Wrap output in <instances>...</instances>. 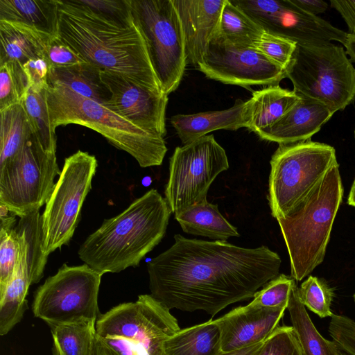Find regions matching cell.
Instances as JSON below:
<instances>
[{"label": "cell", "instance_id": "1", "mask_svg": "<svg viewBox=\"0 0 355 355\" xmlns=\"http://www.w3.org/2000/svg\"><path fill=\"white\" fill-rule=\"evenodd\" d=\"M174 241L147 263L150 295L169 310L215 315L279 275L281 258L267 246L247 248L180 234Z\"/></svg>", "mask_w": 355, "mask_h": 355}, {"label": "cell", "instance_id": "2", "mask_svg": "<svg viewBox=\"0 0 355 355\" xmlns=\"http://www.w3.org/2000/svg\"><path fill=\"white\" fill-rule=\"evenodd\" d=\"M56 2L58 36L87 62L150 91L163 92L132 12L121 18L98 12L80 0Z\"/></svg>", "mask_w": 355, "mask_h": 355}, {"label": "cell", "instance_id": "3", "mask_svg": "<svg viewBox=\"0 0 355 355\" xmlns=\"http://www.w3.org/2000/svg\"><path fill=\"white\" fill-rule=\"evenodd\" d=\"M172 211L156 189L134 200L81 244L79 258L102 275L137 267L165 235Z\"/></svg>", "mask_w": 355, "mask_h": 355}, {"label": "cell", "instance_id": "4", "mask_svg": "<svg viewBox=\"0 0 355 355\" xmlns=\"http://www.w3.org/2000/svg\"><path fill=\"white\" fill-rule=\"evenodd\" d=\"M343 197L337 163L286 216L277 219L295 281L302 280L323 261Z\"/></svg>", "mask_w": 355, "mask_h": 355}, {"label": "cell", "instance_id": "5", "mask_svg": "<svg viewBox=\"0 0 355 355\" xmlns=\"http://www.w3.org/2000/svg\"><path fill=\"white\" fill-rule=\"evenodd\" d=\"M47 106L51 126L77 124L101 134L143 168L162 164L167 148L164 137L149 133L103 105L61 85H48Z\"/></svg>", "mask_w": 355, "mask_h": 355}, {"label": "cell", "instance_id": "6", "mask_svg": "<svg viewBox=\"0 0 355 355\" xmlns=\"http://www.w3.org/2000/svg\"><path fill=\"white\" fill-rule=\"evenodd\" d=\"M286 71L299 97L319 102L334 113L355 101V68L342 46L297 44Z\"/></svg>", "mask_w": 355, "mask_h": 355}, {"label": "cell", "instance_id": "7", "mask_svg": "<svg viewBox=\"0 0 355 355\" xmlns=\"http://www.w3.org/2000/svg\"><path fill=\"white\" fill-rule=\"evenodd\" d=\"M335 148L311 139L279 144L271 157L268 200L272 216H286L337 164Z\"/></svg>", "mask_w": 355, "mask_h": 355}, {"label": "cell", "instance_id": "8", "mask_svg": "<svg viewBox=\"0 0 355 355\" xmlns=\"http://www.w3.org/2000/svg\"><path fill=\"white\" fill-rule=\"evenodd\" d=\"M153 69L164 93L176 90L187 63L182 24L172 0H130Z\"/></svg>", "mask_w": 355, "mask_h": 355}, {"label": "cell", "instance_id": "9", "mask_svg": "<svg viewBox=\"0 0 355 355\" xmlns=\"http://www.w3.org/2000/svg\"><path fill=\"white\" fill-rule=\"evenodd\" d=\"M102 275L84 263H64L36 291L32 311L49 327L81 321H96Z\"/></svg>", "mask_w": 355, "mask_h": 355}, {"label": "cell", "instance_id": "10", "mask_svg": "<svg viewBox=\"0 0 355 355\" xmlns=\"http://www.w3.org/2000/svg\"><path fill=\"white\" fill-rule=\"evenodd\" d=\"M97 165L95 156L82 150L65 158L42 214V249L45 255L49 256L71 239Z\"/></svg>", "mask_w": 355, "mask_h": 355}, {"label": "cell", "instance_id": "11", "mask_svg": "<svg viewBox=\"0 0 355 355\" xmlns=\"http://www.w3.org/2000/svg\"><path fill=\"white\" fill-rule=\"evenodd\" d=\"M60 173L56 152L46 150L32 134L20 153L0 166V203L19 218L40 210Z\"/></svg>", "mask_w": 355, "mask_h": 355}, {"label": "cell", "instance_id": "12", "mask_svg": "<svg viewBox=\"0 0 355 355\" xmlns=\"http://www.w3.org/2000/svg\"><path fill=\"white\" fill-rule=\"evenodd\" d=\"M229 168L224 148L213 135L177 147L169 161V177L165 199L176 215L207 201L209 189L215 178Z\"/></svg>", "mask_w": 355, "mask_h": 355}, {"label": "cell", "instance_id": "13", "mask_svg": "<svg viewBox=\"0 0 355 355\" xmlns=\"http://www.w3.org/2000/svg\"><path fill=\"white\" fill-rule=\"evenodd\" d=\"M179 330L170 310L150 295L114 306L101 313L96 322L97 336L123 338L140 355H165V341Z\"/></svg>", "mask_w": 355, "mask_h": 355}, {"label": "cell", "instance_id": "14", "mask_svg": "<svg viewBox=\"0 0 355 355\" xmlns=\"http://www.w3.org/2000/svg\"><path fill=\"white\" fill-rule=\"evenodd\" d=\"M264 31L298 45L343 44L347 33L317 15L305 12L291 0H230Z\"/></svg>", "mask_w": 355, "mask_h": 355}, {"label": "cell", "instance_id": "15", "mask_svg": "<svg viewBox=\"0 0 355 355\" xmlns=\"http://www.w3.org/2000/svg\"><path fill=\"white\" fill-rule=\"evenodd\" d=\"M197 69L208 78L249 88L276 85L286 78V69L252 46H238L213 37Z\"/></svg>", "mask_w": 355, "mask_h": 355}, {"label": "cell", "instance_id": "16", "mask_svg": "<svg viewBox=\"0 0 355 355\" xmlns=\"http://www.w3.org/2000/svg\"><path fill=\"white\" fill-rule=\"evenodd\" d=\"M101 75L112 94L104 106L149 133L166 135L167 94L150 91L117 74L101 71Z\"/></svg>", "mask_w": 355, "mask_h": 355}, {"label": "cell", "instance_id": "17", "mask_svg": "<svg viewBox=\"0 0 355 355\" xmlns=\"http://www.w3.org/2000/svg\"><path fill=\"white\" fill-rule=\"evenodd\" d=\"M286 307H261L249 303L216 320L220 332V353L243 349L261 342L277 327Z\"/></svg>", "mask_w": 355, "mask_h": 355}, {"label": "cell", "instance_id": "18", "mask_svg": "<svg viewBox=\"0 0 355 355\" xmlns=\"http://www.w3.org/2000/svg\"><path fill=\"white\" fill-rule=\"evenodd\" d=\"M185 40L187 63L197 68L216 33L226 0H172Z\"/></svg>", "mask_w": 355, "mask_h": 355}, {"label": "cell", "instance_id": "19", "mask_svg": "<svg viewBox=\"0 0 355 355\" xmlns=\"http://www.w3.org/2000/svg\"><path fill=\"white\" fill-rule=\"evenodd\" d=\"M15 229L18 254L14 272L6 288L28 293L30 286L42 278L48 259L42 249V214L40 210L19 218Z\"/></svg>", "mask_w": 355, "mask_h": 355}, {"label": "cell", "instance_id": "20", "mask_svg": "<svg viewBox=\"0 0 355 355\" xmlns=\"http://www.w3.org/2000/svg\"><path fill=\"white\" fill-rule=\"evenodd\" d=\"M334 114L319 102L300 97L280 119L257 135L279 145L306 141L319 132Z\"/></svg>", "mask_w": 355, "mask_h": 355}, {"label": "cell", "instance_id": "21", "mask_svg": "<svg viewBox=\"0 0 355 355\" xmlns=\"http://www.w3.org/2000/svg\"><path fill=\"white\" fill-rule=\"evenodd\" d=\"M248 101L237 100L226 110L207 111L191 114H176L171 123L184 145L217 130H237L248 128Z\"/></svg>", "mask_w": 355, "mask_h": 355}, {"label": "cell", "instance_id": "22", "mask_svg": "<svg viewBox=\"0 0 355 355\" xmlns=\"http://www.w3.org/2000/svg\"><path fill=\"white\" fill-rule=\"evenodd\" d=\"M51 37L26 25L0 20V64L13 62L23 66L44 54Z\"/></svg>", "mask_w": 355, "mask_h": 355}, {"label": "cell", "instance_id": "23", "mask_svg": "<svg viewBox=\"0 0 355 355\" xmlns=\"http://www.w3.org/2000/svg\"><path fill=\"white\" fill-rule=\"evenodd\" d=\"M300 99L293 92L279 85L266 86L253 92L248 100V129L257 134L280 119Z\"/></svg>", "mask_w": 355, "mask_h": 355}, {"label": "cell", "instance_id": "24", "mask_svg": "<svg viewBox=\"0 0 355 355\" xmlns=\"http://www.w3.org/2000/svg\"><path fill=\"white\" fill-rule=\"evenodd\" d=\"M0 20L22 24L54 37L58 32L56 0H0Z\"/></svg>", "mask_w": 355, "mask_h": 355}, {"label": "cell", "instance_id": "25", "mask_svg": "<svg viewBox=\"0 0 355 355\" xmlns=\"http://www.w3.org/2000/svg\"><path fill=\"white\" fill-rule=\"evenodd\" d=\"M183 232L226 241L230 237H239L237 229L223 216L217 204L207 200L196 204L175 215Z\"/></svg>", "mask_w": 355, "mask_h": 355}, {"label": "cell", "instance_id": "26", "mask_svg": "<svg viewBox=\"0 0 355 355\" xmlns=\"http://www.w3.org/2000/svg\"><path fill=\"white\" fill-rule=\"evenodd\" d=\"M101 69L89 62L63 68H51L48 85H61L102 105L111 92L101 78Z\"/></svg>", "mask_w": 355, "mask_h": 355}, {"label": "cell", "instance_id": "27", "mask_svg": "<svg viewBox=\"0 0 355 355\" xmlns=\"http://www.w3.org/2000/svg\"><path fill=\"white\" fill-rule=\"evenodd\" d=\"M220 332L215 320L179 330L164 343L165 355H216Z\"/></svg>", "mask_w": 355, "mask_h": 355}, {"label": "cell", "instance_id": "28", "mask_svg": "<svg viewBox=\"0 0 355 355\" xmlns=\"http://www.w3.org/2000/svg\"><path fill=\"white\" fill-rule=\"evenodd\" d=\"M297 288L295 284L291 292L287 309L302 355H339L340 349L335 342L324 338L314 326L299 300Z\"/></svg>", "mask_w": 355, "mask_h": 355}, {"label": "cell", "instance_id": "29", "mask_svg": "<svg viewBox=\"0 0 355 355\" xmlns=\"http://www.w3.org/2000/svg\"><path fill=\"white\" fill-rule=\"evenodd\" d=\"M0 166L12 161L22 150L32 130L21 105L0 112Z\"/></svg>", "mask_w": 355, "mask_h": 355}, {"label": "cell", "instance_id": "30", "mask_svg": "<svg viewBox=\"0 0 355 355\" xmlns=\"http://www.w3.org/2000/svg\"><path fill=\"white\" fill-rule=\"evenodd\" d=\"M263 31L243 10L226 0L214 37L234 45L252 46Z\"/></svg>", "mask_w": 355, "mask_h": 355}, {"label": "cell", "instance_id": "31", "mask_svg": "<svg viewBox=\"0 0 355 355\" xmlns=\"http://www.w3.org/2000/svg\"><path fill=\"white\" fill-rule=\"evenodd\" d=\"M96 321L51 326L53 344L62 355H90L96 339Z\"/></svg>", "mask_w": 355, "mask_h": 355}, {"label": "cell", "instance_id": "32", "mask_svg": "<svg viewBox=\"0 0 355 355\" xmlns=\"http://www.w3.org/2000/svg\"><path fill=\"white\" fill-rule=\"evenodd\" d=\"M28 117L32 133L49 152H56L55 130L51 126L47 106L46 89L29 88L21 102Z\"/></svg>", "mask_w": 355, "mask_h": 355}, {"label": "cell", "instance_id": "33", "mask_svg": "<svg viewBox=\"0 0 355 355\" xmlns=\"http://www.w3.org/2000/svg\"><path fill=\"white\" fill-rule=\"evenodd\" d=\"M17 224L16 216L11 213L0 216V295L12 277L17 258Z\"/></svg>", "mask_w": 355, "mask_h": 355}, {"label": "cell", "instance_id": "34", "mask_svg": "<svg viewBox=\"0 0 355 355\" xmlns=\"http://www.w3.org/2000/svg\"><path fill=\"white\" fill-rule=\"evenodd\" d=\"M29 87L21 65L13 62L0 64V112L21 103Z\"/></svg>", "mask_w": 355, "mask_h": 355}, {"label": "cell", "instance_id": "35", "mask_svg": "<svg viewBox=\"0 0 355 355\" xmlns=\"http://www.w3.org/2000/svg\"><path fill=\"white\" fill-rule=\"evenodd\" d=\"M334 291L327 282L317 277L309 276L297 288L301 303L320 318L332 317L331 304Z\"/></svg>", "mask_w": 355, "mask_h": 355}, {"label": "cell", "instance_id": "36", "mask_svg": "<svg viewBox=\"0 0 355 355\" xmlns=\"http://www.w3.org/2000/svg\"><path fill=\"white\" fill-rule=\"evenodd\" d=\"M296 284L291 276L280 274L257 291L250 302L261 307H286L287 309L291 290Z\"/></svg>", "mask_w": 355, "mask_h": 355}, {"label": "cell", "instance_id": "37", "mask_svg": "<svg viewBox=\"0 0 355 355\" xmlns=\"http://www.w3.org/2000/svg\"><path fill=\"white\" fill-rule=\"evenodd\" d=\"M296 46L295 42L266 31L252 45L268 59L284 69L288 66Z\"/></svg>", "mask_w": 355, "mask_h": 355}, {"label": "cell", "instance_id": "38", "mask_svg": "<svg viewBox=\"0 0 355 355\" xmlns=\"http://www.w3.org/2000/svg\"><path fill=\"white\" fill-rule=\"evenodd\" d=\"M258 355H302L292 326L277 327L264 341Z\"/></svg>", "mask_w": 355, "mask_h": 355}, {"label": "cell", "instance_id": "39", "mask_svg": "<svg viewBox=\"0 0 355 355\" xmlns=\"http://www.w3.org/2000/svg\"><path fill=\"white\" fill-rule=\"evenodd\" d=\"M44 55L51 68H63L87 62L76 50L60 37H52L46 47Z\"/></svg>", "mask_w": 355, "mask_h": 355}, {"label": "cell", "instance_id": "40", "mask_svg": "<svg viewBox=\"0 0 355 355\" xmlns=\"http://www.w3.org/2000/svg\"><path fill=\"white\" fill-rule=\"evenodd\" d=\"M329 332L340 350L347 355H355V321L346 316L334 314Z\"/></svg>", "mask_w": 355, "mask_h": 355}, {"label": "cell", "instance_id": "41", "mask_svg": "<svg viewBox=\"0 0 355 355\" xmlns=\"http://www.w3.org/2000/svg\"><path fill=\"white\" fill-rule=\"evenodd\" d=\"M22 68L27 77L29 88L36 91L47 88L51 66L44 54L28 60Z\"/></svg>", "mask_w": 355, "mask_h": 355}, {"label": "cell", "instance_id": "42", "mask_svg": "<svg viewBox=\"0 0 355 355\" xmlns=\"http://www.w3.org/2000/svg\"><path fill=\"white\" fill-rule=\"evenodd\" d=\"M92 10L110 16L127 17L132 14L130 0H80Z\"/></svg>", "mask_w": 355, "mask_h": 355}, {"label": "cell", "instance_id": "43", "mask_svg": "<svg viewBox=\"0 0 355 355\" xmlns=\"http://www.w3.org/2000/svg\"><path fill=\"white\" fill-rule=\"evenodd\" d=\"M330 6L346 23L349 34L355 35V0H331Z\"/></svg>", "mask_w": 355, "mask_h": 355}, {"label": "cell", "instance_id": "44", "mask_svg": "<svg viewBox=\"0 0 355 355\" xmlns=\"http://www.w3.org/2000/svg\"><path fill=\"white\" fill-rule=\"evenodd\" d=\"M297 7L306 13L317 15L324 12L328 8V4L322 0H291Z\"/></svg>", "mask_w": 355, "mask_h": 355}, {"label": "cell", "instance_id": "45", "mask_svg": "<svg viewBox=\"0 0 355 355\" xmlns=\"http://www.w3.org/2000/svg\"><path fill=\"white\" fill-rule=\"evenodd\" d=\"M263 343L264 341L243 349L227 353H218L216 355H258L263 345Z\"/></svg>", "mask_w": 355, "mask_h": 355}, {"label": "cell", "instance_id": "46", "mask_svg": "<svg viewBox=\"0 0 355 355\" xmlns=\"http://www.w3.org/2000/svg\"><path fill=\"white\" fill-rule=\"evenodd\" d=\"M343 45L347 55L349 57L350 62L355 63V35L347 33Z\"/></svg>", "mask_w": 355, "mask_h": 355}, {"label": "cell", "instance_id": "47", "mask_svg": "<svg viewBox=\"0 0 355 355\" xmlns=\"http://www.w3.org/2000/svg\"><path fill=\"white\" fill-rule=\"evenodd\" d=\"M96 343L98 355H116L112 350L104 345L97 338Z\"/></svg>", "mask_w": 355, "mask_h": 355}, {"label": "cell", "instance_id": "48", "mask_svg": "<svg viewBox=\"0 0 355 355\" xmlns=\"http://www.w3.org/2000/svg\"><path fill=\"white\" fill-rule=\"evenodd\" d=\"M347 203L352 207H355V178L354 179L353 183L352 184L348 197Z\"/></svg>", "mask_w": 355, "mask_h": 355}, {"label": "cell", "instance_id": "49", "mask_svg": "<svg viewBox=\"0 0 355 355\" xmlns=\"http://www.w3.org/2000/svg\"><path fill=\"white\" fill-rule=\"evenodd\" d=\"M52 354L53 355H62V353L59 351L58 347L54 344H53ZM90 355H98L96 338L95 339V342L93 345Z\"/></svg>", "mask_w": 355, "mask_h": 355}, {"label": "cell", "instance_id": "50", "mask_svg": "<svg viewBox=\"0 0 355 355\" xmlns=\"http://www.w3.org/2000/svg\"><path fill=\"white\" fill-rule=\"evenodd\" d=\"M339 355H347V354L343 353L341 350H340Z\"/></svg>", "mask_w": 355, "mask_h": 355}, {"label": "cell", "instance_id": "51", "mask_svg": "<svg viewBox=\"0 0 355 355\" xmlns=\"http://www.w3.org/2000/svg\"><path fill=\"white\" fill-rule=\"evenodd\" d=\"M354 302H355V293L354 295Z\"/></svg>", "mask_w": 355, "mask_h": 355}, {"label": "cell", "instance_id": "52", "mask_svg": "<svg viewBox=\"0 0 355 355\" xmlns=\"http://www.w3.org/2000/svg\"><path fill=\"white\" fill-rule=\"evenodd\" d=\"M354 139H355V130H354Z\"/></svg>", "mask_w": 355, "mask_h": 355}]
</instances>
